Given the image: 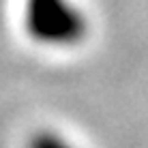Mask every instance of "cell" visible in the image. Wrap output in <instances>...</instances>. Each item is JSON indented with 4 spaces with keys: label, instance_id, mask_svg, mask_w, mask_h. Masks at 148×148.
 Instances as JSON below:
<instances>
[{
    "label": "cell",
    "instance_id": "obj_1",
    "mask_svg": "<svg viewBox=\"0 0 148 148\" xmlns=\"http://www.w3.org/2000/svg\"><path fill=\"white\" fill-rule=\"evenodd\" d=\"M24 26L45 47H73L88 34V19L75 0H24Z\"/></svg>",
    "mask_w": 148,
    "mask_h": 148
},
{
    "label": "cell",
    "instance_id": "obj_2",
    "mask_svg": "<svg viewBox=\"0 0 148 148\" xmlns=\"http://www.w3.org/2000/svg\"><path fill=\"white\" fill-rule=\"evenodd\" d=\"M28 148H75V146L60 133L41 131V133L32 135V140L28 142Z\"/></svg>",
    "mask_w": 148,
    "mask_h": 148
}]
</instances>
